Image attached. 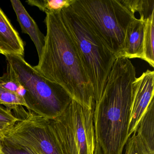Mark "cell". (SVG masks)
I'll return each instance as SVG.
<instances>
[{
	"label": "cell",
	"instance_id": "1",
	"mask_svg": "<svg viewBox=\"0 0 154 154\" xmlns=\"http://www.w3.org/2000/svg\"><path fill=\"white\" fill-rule=\"evenodd\" d=\"M45 43L38 64L43 76L62 86L72 100L90 109L95 101L91 84L61 12L46 14Z\"/></svg>",
	"mask_w": 154,
	"mask_h": 154
},
{
	"label": "cell",
	"instance_id": "2",
	"mask_svg": "<svg viewBox=\"0 0 154 154\" xmlns=\"http://www.w3.org/2000/svg\"><path fill=\"white\" fill-rule=\"evenodd\" d=\"M136 78L130 60L117 57L94 111L95 140L103 154H123L130 137L132 84Z\"/></svg>",
	"mask_w": 154,
	"mask_h": 154
},
{
	"label": "cell",
	"instance_id": "3",
	"mask_svg": "<svg viewBox=\"0 0 154 154\" xmlns=\"http://www.w3.org/2000/svg\"><path fill=\"white\" fill-rule=\"evenodd\" d=\"M71 6L62 10L61 15L92 85L96 103L102 95L117 57L88 22Z\"/></svg>",
	"mask_w": 154,
	"mask_h": 154
},
{
	"label": "cell",
	"instance_id": "4",
	"mask_svg": "<svg viewBox=\"0 0 154 154\" xmlns=\"http://www.w3.org/2000/svg\"><path fill=\"white\" fill-rule=\"evenodd\" d=\"M5 56L7 71L25 91L23 97L28 109L48 119L61 115L72 100L66 91L43 76L22 57Z\"/></svg>",
	"mask_w": 154,
	"mask_h": 154
},
{
	"label": "cell",
	"instance_id": "5",
	"mask_svg": "<svg viewBox=\"0 0 154 154\" xmlns=\"http://www.w3.org/2000/svg\"><path fill=\"white\" fill-rule=\"evenodd\" d=\"M71 7L118 57L128 26L136 18L125 0H75Z\"/></svg>",
	"mask_w": 154,
	"mask_h": 154
},
{
	"label": "cell",
	"instance_id": "6",
	"mask_svg": "<svg viewBox=\"0 0 154 154\" xmlns=\"http://www.w3.org/2000/svg\"><path fill=\"white\" fill-rule=\"evenodd\" d=\"M94 111L72 100L61 115L49 119L63 154H94Z\"/></svg>",
	"mask_w": 154,
	"mask_h": 154
},
{
	"label": "cell",
	"instance_id": "7",
	"mask_svg": "<svg viewBox=\"0 0 154 154\" xmlns=\"http://www.w3.org/2000/svg\"><path fill=\"white\" fill-rule=\"evenodd\" d=\"M29 111L7 131L4 138L37 154H63L49 119Z\"/></svg>",
	"mask_w": 154,
	"mask_h": 154
},
{
	"label": "cell",
	"instance_id": "8",
	"mask_svg": "<svg viewBox=\"0 0 154 154\" xmlns=\"http://www.w3.org/2000/svg\"><path fill=\"white\" fill-rule=\"evenodd\" d=\"M154 72L147 70L132 84L128 135L130 137L137 129L139 122L150 103L154 100Z\"/></svg>",
	"mask_w": 154,
	"mask_h": 154
},
{
	"label": "cell",
	"instance_id": "9",
	"mask_svg": "<svg viewBox=\"0 0 154 154\" xmlns=\"http://www.w3.org/2000/svg\"><path fill=\"white\" fill-rule=\"evenodd\" d=\"M146 20L136 18L129 24L126 29L121 50L118 57H122L129 59L136 58L143 59Z\"/></svg>",
	"mask_w": 154,
	"mask_h": 154
},
{
	"label": "cell",
	"instance_id": "10",
	"mask_svg": "<svg viewBox=\"0 0 154 154\" xmlns=\"http://www.w3.org/2000/svg\"><path fill=\"white\" fill-rule=\"evenodd\" d=\"M0 51L4 55L23 57L24 44L18 33L0 8Z\"/></svg>",
	"mask_w": 154,
	"mask_h": 154
},
{
	"label": "cell",
	"instance_id": "11",
	"mask_svg": "<svg viewBox=\"0 0 154 154\" xmlns=\"http://www.w3.org/2000/svg\"><path fill=\"white\" fill-rule=\"evenodd\" d=\"M11 2L17 15V20L22 33L27 34L30 37L35 46L39 58L45 45V36L39 30L36 23L28 13L21 2L11 0Z\"/></svg>",
	"mask_w": 154,
	"mask_h": 154
},
{
	"label": "cell",
	"instance_id": "12",
	"mask_svg": "<svg viewBox=\"0 0 154 154\" xmlns=\"http://www.w3.org/2000/svg\"><path fill=\"white\" fill-rule=\"evenodd\" d=\"M150 154H154V100L140 119L135 131Z\"/></svg>",
	"mask_w": 154,
	"mask_h": 154
},
{
	"label": "cell",
	"instance_id": "13",
	"mask_svg": "<svg viewBox=\"0 0 154 154\" xmlns=\"http://www.w3.org/2000/svg\"><path fill=\"white\" fill-rule=\"evenodd\" d=\"M154 13L146 20L143 39V57L142 60L154 67Z\"/></svg>",
	"mask_w": 154,
	"mask_h": 154
},
{
	"label": "cell",
	"instance_id": "14",
	"mask_svg": "<svg viewBox=\"0 0 154 154\" xmlns=\"http://www.w3.org/2000/svg\"><path fill=\"white\" fill-rule=\"evenodd\" d=\"M75 0H28L26 2L35 6L46 14L60 13L62 10L72 6Z\"/></svg>",
	"mask_w": 154,
	"mask_h": 154
},
{
	"label": "cell",
	"instance_id": "15",
	"mask_svg": "<svg viewBox=\"0 0 154 154\" xmlns=\"http://www.w3.org/2000/svg\"><path fill=\"white\" fill-rule=\"evenodd\" d=\"M0 104L4 105L9 110H15L18 106L27 107L22 95L0 87Z\"/></svg>",
	"mask_w": 154,
	"mask_h": 154
},
{
	"label": "cell",
	"instance_id": "16",
	"mask_svg": "<svg viewBox=\"0 0 154 154\" xmlns=\"http://www.w3.org/2000/svg\"><path fill=\"white\" fill-rule=\"evenodd\" d=\"M126 4L134 12H138L140 18L146 20L154 13V0H125Z\"/></svg>",
	"mask_w": 154,
	"mask_h": 154
},
{
	"label": "cell",
	"instance_id": "17",
	"mask_svg": "<svg viewBox=\"0 0 154 154\" xmlns=\"http://www.w3.org/2000/svg\"><path fill=\"white\" fill-rule=\"evenodd\" d=\"M124 154H151L146 146L134 132L129 138L125 145Z\"/></svg>",
	"mask_w": 154,
	"mask_h": 154
},
{
	"label": "cell",
	"instance_id": "18",
	"mask_svg": "<svg viewBox=\"0 0 154 154\" xmlns=\"http://www.w3.org/2000/svg\"><path fill=\"white\" fill-rule=\"evenodd\" d=\"M2 154H37L27 147L3 138Z\"/></svg>",
	"mask_w": 154,
	"mask_h": 154
},
{
	"label": "cell",
	"instance_id": "19",
	"mask_svg": "<svg viewBox=\"0 0 154 154\" xmlns=\"http://www.w3.org/2000/svg\"><path fill=\"white\" fill-rule=\"evenodd\" d=\"M0 87L13 92L17 93L20 95H24V89L18 83L11 75L8 71L0 77Z\"/></svg>",
	"mask_w": 154,
	"mask_h": 154
},
{
	"label": "cell",
	"instance_id": "20",
	"mask_svg": "<svg viewBox=\"0 0 154 154\" xmlns=\"http://www.w3.org/2000/svg\"><path fill=\"white\" fill-rule=\"evenodd\" d=\"M19 120L12 114L11 111L0 106V125L11 128Z\"/></svg>",
	"mask_w": 154,
	"mask_h": 154
},
{
	"label": "cell",
	"instance_id": "21",
	"mask_svg": "<svg viewBox=\"0 0 154 154\" xmlns=\"http://www.w3.org/2000/svg\"><path fill=\"white\" fill-rule=\"evenodd\" d=\"M10 128H7L4 126H2L0 125V135L2 136H5V134L7 133V131L10 129Z\"/></svg>",
	"mask_w": 154,
	"mask_h": 154
},
{
	"label": "cell",
	"instance_id": "22",
	"mask_svg": "<svg viewBox=\"0 0 154 154\" xmlns=\"http://www.w3.org/2000/svg\"><path fill=\"white\" fill-rule=\"evenodd\" d=\"M94 154H103L101 149L100 147L99 146V144L96 142V145H95V151H94Z\"/></svg>",
	"mask_w": 154,
	"mask_h": 154
},
{
	"label": "cell",
	"instance_id": "23",
	"mask_svg": "<svg viewBox=\"0 0 154 154\" xmlns=\"http://www.w3.org/2000/svg\"><path fill=\"white\" fill-rule=\"evenodd\" d=\"M4 136L0 135V153H2V143L3 142Z\"/></svg>",
	"mask_w": 154,
	"mask_h": 154
},
{
	"label": "cell",
	"instance_id": "24",
	"mask_svg": "<svg viewBox=\"0 0 154 154\" xmlns=\"http://www.w3.org/2000/svg\"><path fill=\"white\" fill-rule=\"evenodd\" d=\"M0 54H2V52L1 51H0Z\"/></svg>",
	"mask_w": 154,
	"mask_h": 154
},
{
	"label": "cell",
	"instance_id": "25",
	"mask_svg": "<svg viewBox=\"0 0 154 154\" xmlns=\"http://www.w3.org/2000/svg\"><path fill=\"white\" fill-rule=\"evenodd\" d=\"M0 154H2V153H0Z\"/></svg>",
	"mask_w": 154,
	"mask_h": 154
}]
</instances>
